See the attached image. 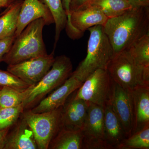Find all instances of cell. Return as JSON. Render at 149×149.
Instances as JSON below:
<instances>
[{
  "instance_id": "obj_22",
  "label": "cell",
  "mask_w": 149,
  "mask_h": 149,
  "mask_svg": "<svg viewBox=\"0 0 149 149\" xmlns=\"http://www.w3.org/2000/svg\"><path fill=\"white\" fill-rule=\"evenodd\" d=\"M127 50L137 63L149 68V33L137 40Z\"/></svg>"
},
{
  "instance_id": "obj_12",
  "label": "cell",
  "mask_w": 149,
  "mask_h": 149,
  "mask_svg": "<svg viewBox=\"0 0 149 149\" xmlns=\"http://www.w3.org/2000/svg\"><path fill=\"white\" fill-rule=\"evenodd\" d=\"M76 77L71 75L62 85L42 99L31 110L35 113L51 111L63 106L67 100L83 84Z\"/></svg>"
},
{
  "instance_id": "obj_11",
  "label": "cell",
  "mask_w": 149,
  "mask_h": 149,
  "mask_svg": "<svg viewBox=\"0 0 149 149\" xmlns=\"http://www.w3.org/2000/svg\"><path fill=\"white\" fill-rule=\"evenodd\" d=\"M111 105L122 125L125 137L128 138L133 134L134 126L132 91L124 89L116 83Z\"/></svg>"
},
{
  "instance_id": "obj_18",
  "label": "cell",
  "mask_w": 149,
  "mask_h": 149,
  "mask_svg": "<svg viewBox=\"0 0 149 149\" xmlns=\"http://www.w3.org/2000/svg\"><path fill=\"white\" fill-rule=\"evenodd\" d=\"M83 137L82 130L61 128L51 141L49 149H82Z\"/></svg>"
},
{
  "instance_id": "obj_28",
  "label": "cell",
  "mask_w": 149,
  "mask_h": 149,
  "mask_svg": "<svg viewBox=\"0 0 149 149\" xmlns=\"http://www.w3.org/2000/svg\"><path fill=\"white\" fill-rule=\"evenodd\" d=\"M92 0H72L70 5V11L82 8Z\"/></svg>"
},
{
  "instance_id": "obj_21",
  "label": "cell",
  "mask_w": 149,
  "mask_h": 149,
  "mask_svg": "<svg viewBox=\"0 0 149 149\" xmlns=\"http://www.w3.org/2000/svg\"><path fill=\"white\" fill-rule=\"evenodd\" d=\"M50 11L55 24V42H58L61 33L66 26L67 17L63 8L62 0H39Z\"/></svg>"
},
{
  "instance_id": "obj_20",
  "label": "cell",
  "mask_w": 149,
  "mask_h": 149,
  "mask_svg": "<svg viewBox=\"0 0 149 149\" xmlns=\"http://www.w3.org/2000/svg\"><path fill=\"white\" fill-rule=\"evenodd\" d=\"M88 6L98 8L108 19L118 16L133 7L128 0H92L83 8Z\"/></svg>"
},
{
  "instance_id": "obj_26",
  "label": "cell",
  "mask_w": 149,
  "mask_h": 149,
  "mask_svg": "<svg viewBox=\"0 0 149 149\" xmlns=\"http://www.w3.org/2000/svg\"><path fill=\"white\" fill-rule=\"evenodd\" d=\"M30 86L8 71L0 69V87H9L23 92L27 90Z\"/></svg>"
},
{
  "instance_id": "obj_25",
  "label": "cell",
  "mask_w": 149,
  "mask_h": 149,
  "mask_svg": "<svg viewBox=\"0 0 149 149\" xmlns=\"http://www.w3.org/2000/svg\"><path fill=\"white\" fill-rule=\"evenodd\" d=\"M23 104L10 107H0V130L10 128L24 111Z\"/></svg>"
},
{
  "instance_id": "obj_15",
  "label": "cell",
  "mask_w": 149,
  "mask_h": 149,
  "mask_svg": "<svg viewBox=\"0 0 149 149\" xmlns=\"http://www.w3.org/2000/svg\"><path fill=\"white\" fill-rule=\"evenodd\" d=\"M131 91L134 107V133L149 125V86L139 87Z\"/></svg>"
},
{
  "instance_id": "obj_9",
  "label": "cell",
  "mask_w": 149,
  "mask_h": 149,
  "mask_svg": "<svg viewBox=\"0 0 149 149\" xmlns=\"http://www.w3.org/2000/svg\"><path fill=\"white\" fill-rule=\"evenodd\" d=\"M55 60L54 50L49 54L9 65L7 71L29 85L38 83L50 69Z\"/></svg>"
},
{
  "instance_id": "obj_3",
  "label": "cell",
  "mask_w": 149,
  "mask_h": 149,
  "mask_svg": "<svg viewBox=\"0 0 149 149\" xmlns=\"http://www.w3.org/2000/svg\"><path fill=\"white\" fill-rule=\"evenodd\" d=\"M45 22L42 18L34 20L17 36L3 61L8 65L47 54L43 39Z\"/></svg>"
},
{
  "instance_id": "obj_16",
  "label": "cell",
  "mask_w": 149,
  "mask_h": 149,
  "mask_svg": "<svg viewBox=\"0 0 149 149\" xmlns=\"http://www.w3.org/2000/svg\"><path fill=\"white\" fill-rule=\"evenodd\" d=\"M37 144L33 133L22 118L7 136L4 149H36Z\"/></svg>"
},
{
  "instance_id": "obj_27",
  "label": "cell",
  "mask_w": 149,
  "mask_h": 149,
  "mask_svg": "<svg viewBox=\"0 0 149 149\" xmlns=\"http://www.w3.org/2000/svg\"><path fill=\"white\" fill-rule=\"evenodd\" d=\"M16 37L14 35L0 40V63L3 61L4 56L8 52Z\"/></svg>"
},
{
  "instance_id": "obj_10",
  "label": "cell",
  "mask_w": 149,
  "mask_h": 149,
  "mask_svg": "<svg viewBox=\"0 0 149 149\" xmlns=\"http://www.w3.org/2000/svg\"><path fill=\"white\" fill-rule=\"evenodd\" d=\"M108 18L98 8L88 6L70 11L66 22L68 35L73 39L82 37L89 28L97 25H103Z\"/></svg>"
},
{
  "instance_id": "obj_32",
  "label": "cell",
  "mask_w": 149,
  "mask_h": 149,
  "mask_svg": "<svg viewBox=\"0 0 149 149\" xmlns=\"http://www.w3.org/2000/svg\"><path fill=\"white\" fill-rule=\"evenodd\" d=\"M72 0H62V4L67 17V20L69 19L70 15V5Z\"/></svg>"
},
{
  "instance_id": "obj_14",
  "label": "cell",
  "mask_w": 149,
  "mask_h": 149,
  "mask_svg": "<svg viewBox=\"0 0 149 149\" xmlns=\"http://www.w3.org/2000/svg\"><path fill=\"white\" fill-rule=\"evenodd\" d=\"M40 18L45 20L46 25L54 23L52 15L45 5L39 0H24L19 14L16 37L29 23Z\"/></svg>"
},
{
  "instance_id": "obj_7",
  "label": "cell",
  "mask_w": 149,
  "mask_h": 149,
  "mask_svg": "<svg viewBox=\"0 0 149 149\" xmlns=\"http://www.w3.org/2000/svg\"><path fill=\"white\" fill-rule=\"evenodd\" d=\"M63 106L51 111L35 113L30 110L22 113L23 118L32 130L37 148L48 149L61 128Z\"/></svg>"
},
{
  "instance_id": "obj_23",
  "label": "cell",
  "mask_w": 149,
  "mask_h": 149,
  "mask_svg": "<svg viewBox=\"0 0 149 149\" xmlns=\"http://www.w3.org/2000/svg\"><path fill=\"white\" fill-rule=\"evenodd\" d=\"M116 149H149V125L123 139Z\"/></svg>"
},
{
  "instance_id": "obj_5",
  "label": "cell",
  "mask_w": 149,
  "mask_h": 149,
  "mask_svg": "<svg viewBox=\"0 0 149 149\" xmlns=\"http://www.w3.org/2000/svg\"><path fill=\"white\" fill-rule=\"evenodd\" d=\"M72 72V62L69 57L62 55L55 58L49 70L38 83L32 85L30 93L23 103L24 109L32 108L39 103L47 94L62 85Z\"/></svg>"
},
{
  "instance_id": "obj_19",
  "label": "cell",
  "mask_w": 149,
  "mask_h": 149,
  "mask_svg": "<svg viewBox=\"0 0 149 149\" xmlns=\"http://www.w3.org/2000/svg\"><path fill=\"white\" fill-rule=\"evenodd\" d=\"M23 1V0H19L6 8L0 16V40L15 35L19 14Z\"/></svg>"
},
{
  "instance_id": "obj_1",
  "label": "cell",
  "mask_w": 149,
  "mask_h": 149,
  "mask_svg": "<svg viewBox=\"0 0 149 149\" xmlns=\"http://www.w3.org/2000/svg\"><path fill=\"white\" fill-rule=\"evenodd\" d=\"M103 27L116 55L149 33V7H133L109 18Z\"/></svg>"
},
{
  "instance_id": "obj_33",
  "label": "cell",
  "mask_w": 149,
  "mask_h": 149,
  "mask_svg": "<svg viewBox=\"0 0 149 149\" xmlns=\"http://www.w3.org/2000/svg\"><path fill=\"white\" fill-rule=\"evenodd\" d=\"M4 11L2 13H0V16H1V15H2L4 13Z\"/></svg>"
},
{
  "instance_id": "obj_29",
  "label": "cell",
  "mask_w": 149,
  "mask_h": 149,
  "mask_svg": "<svg viewBox=\"0 0 149 149\" xmlns=\"http://www.w3.org/2000/svg\"><path fill=\"white\" fill-rule=\"evenodd\" d=\"M133 7H149V0H128Z\"/></svg>"
},
{
  "instance_id": "obj_2",
  "label": "cell",
  "mask_w": 149,
  "mask_h": 149,
  "mask_svg": "<svg viewBox=\"0 0 149 149\" xmlns=\"http://www.w3.org/2000/svg\"><path fill=\"white\" fill-rule=\"evenodd\" d=\"M88 30L90 34L87 56L71 74L83 83L97 70H106L114 56L113 49L102 25L94 26Z\"/></svg>"
},
{
  "instance_id": "obj_4",
  "label": "cell",
  "mask_w": 149,
  "mask_h": 149,
  "mask_svg": "<svg viewBox=\"0 0 149 149\" xmlns=\"http://www.w3.org/2000/svg\"><path fill=\"white\" fill-rule=\"evenodd\" d=\"M106 70L115 83L124 89L149 86V68L137 63L127 50L115 55Z\"/></svg>"
},
{
  "instance_id": "obj_34",
  "label": "cell",
  "mask_w": 149,
  "mask_h": 149,
  "mask_svg": "<svg viewBox=\"0 0 149 149\" xmlns=\"http://www.w3.org/2000/svg\"><path fill=\"white\" fill-rule=\"evenodd\" d=\"M1 87H0V90H1Z\"/></svg>"
},
{
  "instance_id": "obj_6",
  "label": "cell",
  "mask_w": 149,
  "mask_h": 149,
  "mask_svg": "<svg viewBox=\"0 0 149 149\" xmlns=\"http://www.w3.org/2000/svg\"><path fill=\"white\" fill-rule=\"evenodd\" d=\"M116 83L107 70H96L74 92V97L104 107L111 104Z\"/></svg>"
},
{
  "instance_id": "obj_13",
  "label": "cell",
  "mask_w": 149,
  "mask_h": 149,
  "mask_svg": "<svg viewBox=\"0 0 149 149\" xmlns=\"http://www.w3.org/2000/svg\"><path fill=\"white\" fill-rule=\"evenodd\" d=\"M70 98L68 99L63 106L61 116V128L82 130L90 102L75 98L74 95Z\"/></svg>"
},
{
  "instance_id": "obj_31",
  "label": "cell",
  "mask_w": 149,
  "mask_h": 149,
  "mask_svg": "<svg viewBox=\"0 0 149 149\" xmlns=\"http://www.w3.org/2000/svg\"><path fill=\"white\" fill-rule=\"evenodd\" d=\"M19 1V0H0V9L10 7Z\"/></svg>"
},
{
  "instance_id": "obj_17",
  "label": "cell",
  "mask_w": 149,
  "mask_h": 149,
  "mask_svg": "<svg viewBox=\"0 0 149 149\" xmlns=\"http://www.w3.org/2000/svg\"><path fill=\"white\" fill-rule=\"evenodd\" d=\"M104 131L106 141L114 149L126 138L122 125L111 105L104 107Z\"/></svg>"
},
{
  "instance_id": "obj_24",
  "label": "cell",
  "mask_w": 149,
  "mask_h": 149,
  "mask_svg": "<svg viewBox=\"0 0 149 149\" xmlns=\"http://www.w3.org/2000/svg\"><path fill=\"white\" fill-rule=\"evenodd\" d=\"M32 87V85H31L23 92L9 87H1L0 90V107H10L23 104L30 93Z\"/></svg>"
},
{
  "instance_id": "obj_30",
  "label": "cell",
  "mask_w": 149,
  "mask_h": 149,
  "mask_svg": "<svg viewBox=\"0 0 149 149\" xmlns=\"http://www.w3.org/2000/svg\"><path fill=\"white\" fill-rule=\"evenodd\" d=\"M10 128L0 130V149H4L5 146L7 136Z\"/></svg>"
},
{
  "instance_id": "obj_8",
  "label": "cell",
  "mask_w": 149,
  "mask_h": 149,
  "mask_svg": "<svg viewBox=\"0 0 149 149\" xmlns=\"http://www.w3.org/2000/svg\"><path fill=\"white\" fill-rule=\"evenodd\" d=\"M82 131V149H114L105 139L104 107L90 102Z\"/></svg>"
}]
</instances>
